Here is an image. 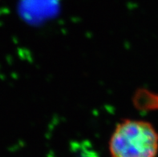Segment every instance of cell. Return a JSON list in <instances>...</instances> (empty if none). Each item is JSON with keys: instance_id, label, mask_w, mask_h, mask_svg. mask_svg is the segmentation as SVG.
<instances>
[{"instance_id": "obj_1", "label": "cell", "mask_w": 158, "mask_h": 157, "mask_svg": "<svg viewBox=\"0 0 158 157\" xmlns=\"http://www.w3.org/2000/svg\"><path fill=\"white\" fill-rule=\"evenodd\" d=\"M108 150L111 157H156L158 132L148 121L124 119L115 127L109 139Z\"/></svg>"}]
</instances>
